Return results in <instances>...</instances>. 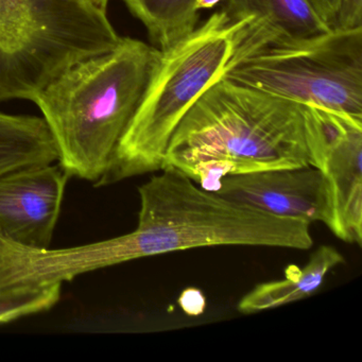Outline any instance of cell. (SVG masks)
I'll return each mask as SVG.
<instances>
[{
    "mask_svg": "<svg viewBox=\"0 0 362 362\" xmlns=\"http://www.w3.org/2000/svg\"><path fill=\"white\" fill-rule=\"evenodd\" d=\"M180 304H181L182 308L189 315H199L204 309L205 300L200 291L188 289L182 294Z\"/></svg>",
    "mask_w": 362,
    "mask_h": 362,
    "instance_id": "2e32d148",
    "label": "cell"
},
{
    "mask_svg": "<svg viewBox=\"0 0 362 362\" xmlns=\"http://www.w3.org/2000/svg\"><path fill=\"white\" fill-rule=\"evenodd\" d=\"M222 11L233 21L250 20L232 60L274 40H298L330 30L308 0H224Z\"/></svg>",
    "mask_w": 362,
    "mask_h": 362,
    "instance_id": "9c48e42d",
    "label": "cell"
},
{
    "mask_svg": "<svg viewBox=\"0 0 362 362\" xmlns=\"http://www.w3.org/2000/svg\"><path fill=\"white\" fill-rule=\"evenodd\" d=\"M304 166L311 158L303 105L222 77L182 118L164 168L217 192L228 175Z\"/></svg>",
    "mask_w": 362,
    "mask_h": 362,
    "instance_id": "6da1fadb",
    "label": "cell"
},
{
    "mask_svg": "<svg viewBox=\"0 0 362 362\" xmlns=\"http://www.w3.org/2000/svg\"><path fill=\"white\" fill-rule=\"evenodd\" d=\"M58 160L56 141L43 117L0 112V175Z\"/></svg>",
    "mask_w": 362,
    "mask_h": 362,
    "instance_id": "8fae6325",
    "label": "cell"
},
{
    "mask_svg": "<svg viewBox=\"0 0 362 362\" xmlns=\"http://www.w3.org/2000/svg\"><path fill=\"white\" fill-rule=\"evenodd\" d=\"M69 177L59 163L0 175V233L25 247H50Z\"/></svg>",
    "mask_w": 362,
    "mask_h": 362,
    "instance_id": "52a82bcc",
    "label": "cell"
},
{
    "mask_svg": "<svg viewBox=\"0 0 362 362\" xmlns=\"http://www.w3.org/2000/svg\"><path fill=\"white\" fill-rule=\"evenodd\" d=\"M160 56L153 46L122 37L65 69L33 98L69 177L101 185Z\"/></svg>",
    "mask_w": 362,
    "mask_h": 362,
    "instance_id": "7a4b0ae2",
    "label": "cell"
},
{
    "mask_svg": "<svg viewBox=\"0 0 362 362\" xmlns=\"http://www.w3.org/2000/svg\"><path fill=\"white\" fill-rule=\"evenodd\" d=\"M94 3H96L97 5L101 6V7L107 8V4H109V0H93Z\"/></svg>",
    "mask_w": 362,
    "mask_h": 362,
    "instance_id": "ac0fdd59",
    "label": "cell"
},
{
    "mask_svg": "<svg viewBox=\"0 0 362 362\" xmlns=\"http://www.w3.org/2000/svg\"><path fill=\"white\" fill-rule=\"evenodd\" d=\"M311 166L323 173L330 190L334 236L362 245V118L303 105Z\"/></svg>",
    "mask_w": 362,
    "mask_h": 362,
    "instance_id": "8992f818",
    "label": "cell"
},
{
    "mask_svg": "<svg viewBox=\"0 0 362 362\" xmlns=\"http://www.w3.org/2000/svg\"><path fill=\"white\" fill-rule=\"evenodd\" d=\"M250 22H233L220 10L187 37L160 50L139 109L100 186L164 168L175 129L197 99L228 73Z\"/></svg>",
    "mask_w": 362,
    "mask_h": 362,
    "instance_id": "3957f363",
    "label": "cell"
},
{
    "mask_svg": "<svg viewBox=\"0 0 362 362\" xmlns=\"http://www.w3.org/2000/svg\"><path fill=\"white\" fill-rule=\"evenodd\" d=\"M342 254L330 245L317 247L303 268L287 267L284 279L259 284L238 302L237 309L245 315L270 310L313 296L327 273L344 264Z\"/></svg>",
    "mask_w": 362,
    "mask_h": 362,
    "instance_id": "30bf717a",
    "label": "cell"
},
{
    "mask_svg": "<svg viewBox=\"0 0 362 362\" xmlns=\"http://www.w3.org/2000/svg\"><path fill=\"white\" fill-rule=\"evenodd\" d=\"M308 3L313 6L317 14L329 25L330 28H334L340 0H308Z\"/></svg>",
    "mask_w": 362,
    "mask_h": 362,
    "instance_id": "9a60e30c",
    "label": "cell"
},
{
    "mask_svg": "<svg viewBox=\"0 0 362 362\" xmlns=\"http://www.w3.org/2000/svg\"><path fill=\"white\" fill-rule=\"evenodd\" d=\"M217 194L277 217L322 222L332 221L329 186L317 167L269 169L228 175Z\"/></svg>",
    "mask_w": 362,
    "mask_h": 362,
    "instance_id": "ba28073f",
    "label": "cell"
},
{
    "mask_svg": "<svg viewBox=\"0 0 362 362\" xmlns=\"http://www.w3.org/2000/svg\"><path fill=\"white\" fill-rule=\"evenodd\" d=\"M223 0H197L196 9L200 12L201 10L214 9L218 4L221 3Z\"/></svg>",
    "mask_w": 362,
    "mask_h": 362,
    "instance_id": "e0dca14e",
    "label": "cell"
},
{
    "mask_svg": "<svg viewBox=\"0 0 362 362\" xmlns=\"http://www.w3.org/2000/svg\"><path fill=\"white\" fill-rule=\"evenodd\" d=\"M122 37L93 0H0V101L33 98Z\"/></svg>",
    "mask_w": 362,
    "mask_h": 362,
    "instance_id": "277c9868",
    "label": "cell"
},
{
    "mask_svg": "<svg viewBox=\"0 0 362 362\" xmlns=\"http://www.w3.org/2000/svg\"><path fill=\"white\" fill-rule=\"evenodd\" d=\"M61 291L60 284L0 291V324L49 310L60 300Z\"/></svg>",
    "mask_w": 362,
    "mask_h": 362,
    "instance_id": "4fadbf2b",
    "label": "cell"
},
{
    "mask_svg": "<svg viewBox=\"0 0 362 362\" xmlns=\"http://www.w3.org/2000/svg\"><path fill=\"white\" fill-rule=\"evenodd\" d=\"M143 23L150 39L165 50L187 37L199 25L197 0H122Z\"/></svg>",
    "mask_w": 362,
    "mask_h": 362,
    "instance_id": "7c38bea8",
    "label": "cell"
},
{
    "mask_svg": "<svg viewBox=\"0 0 362 362\" xmlns=\"http://www.w3.org/2000/svg\"><path fill=\"white\" fill-rule=\"evenodd\" d=\"M224 77L300 105L362 118V27L268 42L232 60Z\"/></svg>",
    "mask_w": 362,
    "mask_h": 362,
    "instance_id": "5b68a950",
    "label": "cell"
},
{
    "mask_svg": "<svg viewBox=\"0 0 362 362\" xmlns=\"http://www.w3.org/2000/svg\"><path fill=\"white\" fill-rule=\"evenodd\" d=\"M362 27V0H340L334 28Z\"/></svg>",
    "mask_w": 362,
    "mask_h": 362,
    "instance_id": "5bb4252c",
    "label": "cell"
}]
</instances>
